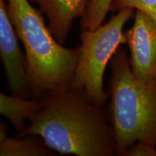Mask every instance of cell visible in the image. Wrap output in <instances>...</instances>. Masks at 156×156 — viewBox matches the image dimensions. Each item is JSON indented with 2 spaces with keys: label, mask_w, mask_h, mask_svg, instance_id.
<instances>
[{
  "label": "cell",
  "mask_w": 156,
  "mask_h": 156,
  "mask_svg": "<svg viewBox=\"0 0 156 156\" xmlns=\"http://www.w3.org/2000/svg\"><path fill=\"white\" fill-rule=\"evenodd\" d=\"M110 64V114L116 154L123 155L137 142L156 147V80H139L123 48H119Z\"/></svg>",
  "instance_id": "3957f363"
},
{
  "label": "cell",
  "mask_w": 156,
  "mask_h": 156,
  "mask_svg": "<svg viewBox=\"0 0 156 156\" xmlns=\"http://www.w3.org/2000/svg\"><path fill=\"white\" fill-rule=\"evenodd\" d=\"M40 109L17 137L38 136L51 150L79 156L116 153L112 127L106 113L83 93L66 89L41 99Z\"/></svg>",
  "instance_id": "6da1fadb"
},
{
  "label": "cell",
  "mask_w": 156,
  "mask_h": 156,
  "mask_svg": "<svg viewBox=\"0 0 156 156\" xmlns=\"http://www.w3.org/2000/svg\"><path fill=\"white\" fill-rule=\"evenodd\" d=\"M38 6L48 20V28L56 40L63 45L73 22L82 18L89 0H30Z\"/></svg>",
  "instance_id": "52a82bcc"
},
{
  "label": "cell",
  "mask_w": 156,
  "mask_h": 156,
  "mask_svg": "<svg viewBox=\"0 0 156 156\" xmlns=\"http://www.w3.org/2000/svg\"><path fill=\"white\" fill-rule=\"evenodd\" d=\"M17 35L7 12L5 0H0V56L7 85L12 95L28 98L31 90L27 72L26 57L17 41Z\"/></svg>",
  "instance_id": "5b68a950"
},
{
  "label": "cell",
  "mask_w": 156,
  "mask_h": 156,
  "mask_svg": "<svg viewBox=\"0 0 156 156\" xmlns=\"http://www.w3.org/2000/svg\"><path fill=\"white\" fill-rule=\"evenodd\" d=\"M134 14V9L123 8L106 24L80 35L81 54L70 89L83 93L98 106H102L108 97L103 89L105 69L120 45L126 43L123 28Z\"/></svg>",
  "instance_id": "277c9868"
},
{
  "label": "cell",
  "mask_w": 156,
  "mask_h": 156,
  "mask_svg": "<svg viewBox=\"0 0 156 156\" xmlns=\"http://www.w3.org/2000/svg\"><path fill=\"white\" fill-rule=\"evenodd\" d=\"M129 48L130 65L138 80L148 83L156 80V24L151 17L136 10L133 26L125 33Z\"/></svg>",
  "instance_id": "8992f818"
},
{
  "label": "cell",
  "mask_w": 156,
  "mask_h": 156,
  "mask_svg": "<svg viewBox=\"0 0 156 156\" xmlns=\"http://www.w3.org/2000/svg\"><path fill=\"white\" fill-rule=\"evenodd\" d=\"M123 155L125 156H156V147L146 143L137 142L128 148Z\"/></svg>",
  "instance_id": "7c38bea8"
},
{
  "label": "cell",
  "mask_w": 156,
  "mask_h": 156,
  "mask_svg": "<svg viewBox=\"0 0 156 156\" xmlns=\"http://www.w3.org/2000/svg\"><path fill=\"white\" fill-rule=\"evenodd\" d=\"M7 12L25 50L31 95L41 100L71 88L81 47H63L30 0H7Z\"/></svg>",
  "instance_id": "7a4b0ae2"
},
{
  "label": "cell",
  "mask_w": 156,
  "mask_h": 156,
  "mask_svg": "<svg viewBox=\"0 0 156 156\" xmlns=\"http://www.w3.org/2000/svg\"><path fill=\"white\" fill-rule=\"evenodd\" d=\"M6 123H0V155L1 156H47L54 155L51 150L41 141L38 136L20 139L9 137Z\"/></svg>",
  "instance_id": "9c48e42d"
},
{
  "label": "cell",
  "mask_w": 156,
  "mask_h": 156,
  "mask_svg": "<svg viewBox=\"0 0 156 156\" xmlns=\"http://www.w3.org/2000/svg\"><path fill=\"white\" fill-rule=\"evenodd\" d=\"M41 105V100L28 101L24 98L0 93V114L12 124L17 134L24 131L27 127L25 121L30 119Z\"/></svg>",
  "instance_id": "ba28073f"
},
{
  "label": "cell",
  "mask_w": 156,
  "mask_h": 156,
  "mask_svg": "<svg viewBox=\"0 0 156 156\" xmlns=\"http://www.w3.org/2000/svg\"><path fill=\"white\" fill-rule=\"evenodd\" d=\"M114 0H89L86 10L81 18L83 30H95L103 25L106 15L112 10Z\"/></svg>",
  "instance_id": "30bf717a"
},
{
  "label": "cell",
  "mask_w": 156,
  "mask_h": 156,
  "mask_svg": "<svg viewBox=\"0 0 156 156\" xmlns=\"http://www.w3.org/2000/svg\"><path fill=\"white\" fill-rule=\"evenodd\" d=\"M126 7L142 12L156 24V0H114L112 10H120Z\"/></svg>",
  "instance_id": "8fae6325"
}]
</instances>
